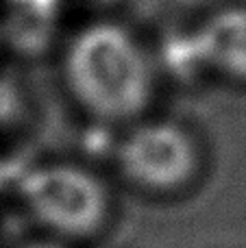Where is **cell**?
Returning <instances> with one entry per match:
<instances>
[{
    "instance_id": "3957f363",
    "label": "cell",
    "mask_w": 246,
    "mask_h": 248,
    "mask_svg": "<svg viewBox=\"0 0 246 248\" xmlns=\"http://www.w3.org/2000/svg\"><path fill=\"white\" fill-rule=\"evenodd\" d=\"M11 248H72L68 244H61L57 240H50V237L39 235V240H31V242H22V244H15Z\"/></svg>"
},
{
    "instance_id": "7a4b0ae2",
    "label": "cell",
    "mask_w": 246,
    "mask_h": 248,
    "mask_svg": "<svg viewBox=\"0 0 246 248\" xmlns=\"http://www.w3.org/2000/svg\"><path fill=\"white\" fill-rule=\"evenodd\" d=\"M122 185L153 201L187 196L200 183L205 159L185 131L153 126L138 131L120 146L116 159Z\"/></svg>"
},
{
    "instance_id": "6da1fadb",
    "label": "cell",
    "mask_w": 246,
    "mask_h": 248,
    "mask_svg": "<svg viewBox=\"0 0 246 248\" xmlns=\"http://www.w3.org/2000/svg\"><path fill=\"white\" fill-rule=\"evenodd\" d=\"M17 205L39 235L78 246L109 231L116 216L111 183L77 163H46L17 183Z\"/></svg>"
}]
</instances>
